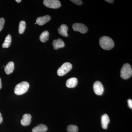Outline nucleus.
<instances>
[{
    "mask_svg": "<svg viewBox=\"0 0 132 132\" xmlns=\"http://www.w3.org/2000/svg\"><path fill=\"white\" fill-rule=\"evenodd\" d=\"M100 45L102 48L105 50H110L114 46L113 40L108 36H103L100 39Z\"/></svg>",
    "mask_w": 132,
    "mask_h": 132,
    "instance_id": "1",
    "label": "nucleus"
},
{
    "mask_svg": "<svg viewBox=\"0 0 132 132\" xmlns=\"http://www.w3.org/2000/svg\"><path fill=\"white\" fill-rule=\"evenodd\" d=\"M29 85L27 81H22L17 84L14 88V93L17 95H21L27 92Z\"/></svg>",
    "mask_w": 132,
    "mask_h": 132,
    "instance_id": "2",
    "label": "nucleus"
},
{
    "mask_svg": "<svg viewBox=\"0 0 132 132\" xmlns=\"http://www.w3.org/2000/svg\"><path fill=\"white\" fill-rule=\"evenodd\" d=\"M132 68L130 64L126 63L123 65L120 71V76L124 79H127L131 76Z\"/></svg>",
    "mask_w": 132,
    "mask_h": 132,
    "instance_id": "3",
    "label": "nucleus"
},
{
    "mask_svg": "<svg viewBox=\"0 0 132 132\" xmlns=\"http://www.w3.org/2000/svg\"><path fill=\"white\" fill-rule=\"evenodd\" d=\"M72 68V66L71 63L65 62L57 70V75L59 76H63L71 71Z\"/></svg>",
    "mask_w": 132,
    "mask_h": 132,
    "instance_id": "4",
    "label": "nucleus"
},
{
    "mask_svg": "<svg viewBox=\"0 0 132 132\" xmlns=\"http://www.w3.org/2000/svg\"><path fill=\"white\" fill-rule=\"evenodd\" d=\"M43 4L47 7L54 9L59 8L61 6L60 2L58 0H44Z\"/></svg>",
    "mask_w": 132,
    "mask_h": 132,
    "instance_id": "5",
    "label": "nucleus"
},
{
    "mask_svg": "<svg viewBox=\"0 0 132 132\" xmlns=\"http://www.w3.org/2000/svg\"><path fill=\"white\" fill-rule=\"evenodd\" d=\"M93 89L95 94L101 95L104 92V88L100 81H97L94 82L93 85Z\"/></svg>",
    "mask_w": 132,
    "mask_h": 132,
    "instance_id": "6",
    "label": "nucleus"
},
{
    "mask_svg": "<svg viewBox=\"0 0 132 132\" xmlns=\"http://www.w3.org/2000/svg\"><path fill=\"white\" fill-rule=\"evenodd\" d=\"M72 28L74 31H78L82 34L86 33L88 30L86 26L81 23H75L73 25Z\"/></svg>",
    "mask_w": 132,
    "mask_h": 132,
    "instance_id": "7",
    "label": "nucleus"
},
{
    "mask_svg": "<svg viewBox=\"0 0 132 132\" xmlns=\"http://www.w3.org/2000/svg\"><path fill=\"white\" fill-rule=\"evenodd\" d=\"M32 116L29 114H25L22 116V119L21 120V123L23 126H28L31 123Z\"/></svg>",
    "mask_w": 132,
    "mask_h": 132,
    "instance_id": "8",
    "label": "nucleus"
},
{
    "mask_svg": "<svg viewBox=\"0 0 132 132\" xmlns=\"http://www.w3.org/2000/svg\"><path fill=\"white\" fill-rule=\"evenodd\" d=\"M51 19V17L48 15L38 17L36 20V24L39 26H43L47 23Z\"/></svg>",
    "mask_w": 132,
    "mask_h": 132,
    "instance_id": "9",
    "label": "nucleus"
},
{
    "mask_svg": "<svg viewBox=\"0 0 132 132\" xmlns=\"http://www.w3.org/2000/svg\"><path fill=\"white\" fill-rule=\"evenodd\" d=\"M109 122H110V119L107 114H105L101 116V125L103 129H106L108 128Z\"/></svg>",
    "mask_w": 132,
    "mask_h": 132,
    "instance_id": "10",
    "label": "nucleus"
},
{
    "mask_svg": "<svg viewBox=\"0 0 132 132\" xmlns=\"http://www.w3.org/2000/svg\"><path fill=\"white\" fill-rule=\"evenodd\" d=\"M53 45L54 49L57 50L64 47L65 46V43L61 39H58L57 40H54L53 41Z\"/></svg>",
    "mask_w": 132,
    "mask_h": 132,
    "instance_id": "11",
    "label": "nucleus"
},
{
    "mask_svg": "<svg viewBox=\"0 0 132 132\" xmlns=\"http://www.w3.org/2000/svg\"><path fill=\"white\" fill-rule=\"evenodd\" d=\"M78 80L77 78H69L66 82V85L67 87L72 88L75 87L78 84Z\"/></svg>",
    "mask_w": 132,
    "mask_h": 132,
    "instance_id": "12",
    "label": "nucleus"
},
{
    "mask_svg": "<svg viewBox=\"0 0 132 132\" xmlns=\"http://www.w3.org/2000/svg\"><path fill=\"white\" fill-rule=\"evenodd\" d=\"M68 29V27L65 24H62L58 28V32L62 36L67 37L68 36V34L67 33Z\"/></svg>",
    "mask_w": 132,
    "mask_h": 132,
    "instance_id": "13",
    "label": "nucleus"
},
{
    "mask_svg": "<svg viewBox=\"0 0 132 132\" xmlns=\"http://www.w3.org/2000/svg\"><path fill=\"white\" fill-rule=\"evenodd\" d=\"M14 69V64L13 62H9L5 67V71L7 75H9L13 72Z\"/></svg>",
    "mask_w": 132,
    "mask_h": 132,
    "instance_id": "14",
    "label": "nucleus"
},
{
    "mask_svg": "<svg viewBox=\"0 0 132 132\" xmlns=\"http://www.w3.org/2000/svg\"><path fill=\"white\" fill-rule=\"evenodd\" d=\"M47 127L43 124H40L34 127L32 130V132H45L47 131Z\"/></svg>",
    "mask_w": 132,
    "mask_h": 132,
    "instance_id": "15",
    "label": "nucleus"
},
{
    "mask_svg": "<svg viewBox=\"0 0 132 132\" xmlns=\"http://www.w3.org/2000/svg\"><path fill=\"white\" fill-rule=\"evenodd\" d=\"M12 42V37L10 35L7 36L5 38V41L2 45V47L3 48L9 47Z\"/></svg>",
    "mask_w": 132,
    "mask_h": 132,
    "instance_id": "16",
    "label": "nucleus"
},
{
    "mask_svg": "<svg viewBox=\"0 0 132 132\" xmlns=\"http://www.w3.org/2000/svg\"><path fill=\"white\" fill-rule=\"evenodd\" d=\"M49 38V32L47 31H45L42 33L40 36V40L42 42L45 43L48 40Z\"/></svg>",
    "mask_w": 132,
    "mask_h": 132,
    "instance_id": "17",
    "label": "nucleus"
},
{
    "mask_svg": "<svg viewBox=\"0 0 132 132\" xmlns=\"http://www.w3.org/2000/svg\"><path fill=\"white\" fill-rule=\"evenodd\" d=\"M26 28V23L24 21L20 22L19 25V32L20 34L24 32Z\"/></svg>",
    "mask_w": 132,
    "mask_h": 132,
    "instance_id": "18",
    "label": "nucleus"
},
{
    "mask_svg": "<svg viewBox=\"0 0 132 132\" xmlns=\"http://www.w3.org/2000/svg\"><path fill=\"white\" fill-rule=\"evenodd\" d=\"M78 128L76 125H70L67 128L68 132H78Z\"/></svg>",
    "mask_w": 132,
    "mask_h": 132,
    "instance_id": "19",
    "label": "nucleus"
},
{
    "mask_svg": "<svg viewBox=\"0 0 132 132\" xmlns=\"http://www.w3.org/2000/svg\"><path fill=\"white\" fill-rule=\"evenodd\" d=\"M5 19H3V18H0V32L2 31V30L3 28L4 24H5Z\"/></svg>",
    "mask_w": 132,
    "mask_h": 132,
    "instance_id": "20",
    "label": "nucleus"
},
{
    "mask_svg": "<svg viewBox=\"0 0 132 132\" xmlns=\"http://www.w3.org/2000/svg\"><path fill=\"white\" fill-rule=\"evenodd\" d=\"M71 1L74 3L75 4L78 5H82V1L80 0H71Z\"/></svg>",
    "mask_w": 132,
    "mask_h": 132,
    "instance_id": "21",
    "label": "nucleus"
},
{
    "mask_svg": "<svg viewBox=\"0 0 132 132\" xmlns=\"http://www.w3.org/2000/svg\"><path fill=\"white\" fill-rule=\"evenodd\" d=\"M128 104L129 108L131 109H132V100L131 99H129L128 100Z\"/></svg>",
    "mask_w": 132,
    "mask_h": 132,
    "instance_id": "22",
    "label": "nucleus"
},
{
    "mask_svg": "<svg viewBox=\"0 0 132 132\" xmlns=\"http://www.w3.org/2000/svg\"><path fill=\"white\" fill-rule=\"evenodd\" d=\"M3 121V118L0 112V124L2 123Z\"/></svg>",
    "mask_w": 132,
    "mask_h": 132,
    "instance_id": "23",
    "label": "nucleus"
},
{
    "mask_svg": "<svg viewBox=\"0 0 132 132\" xmlns=\"http://www.w3.org/2000/svg\"><path fill=\"white\" fill-rule=\"evenodd\" d=\"M105 1L107 2L111 3H113L114 2V1H113V0H106Z\"/></svg>",
    "mask_w": 132,
    "mask_h": 132,
    "instance_id": "24",
    "label": "nucleus"
},
{
    "mask_svg": "<svg viewBox=\"0 0 132 132\" xmlns=\"http://www.w3.org/2000/svg\"><path fill=\"white\" fill-rule=\"evenodd\" d=\"M2 85L1 79L0 78V89L2 88Z\"/></svg>",
    "mask_w": 132,
    "mask_h": 132,
    "instance_id": "25",
    "label": "nucleus"
},
{
    "mask_svg": "<svg viewBox=\"0 0 132 132\" xmlns=\"http://www.w3.org/2000/svg\"><path fill=\"white\" fill-rule=\"evenodd\" d=\"M15 1H16V2L17 3H20L21 2V0H16Z\"/></svg>",
    "mask_w": 132,
    "mask_h": 132,
    "instance_id": "26",
    "label": "nucleus"
},
{
    "mask_svg": "<svg viewBox=\"0 0 132 132\" xmlns=\"http://www.w3.org/2000/svg\"><path fill=\"white\" fill-rule=\"evenodd\" d=\"M35 24H36V22H35Z\"/></svg>",
    "mask_w": 132,
    "mask_h": 132,
    "instance_id": "27",
    "label": "nucleus"
}]
</instances>
